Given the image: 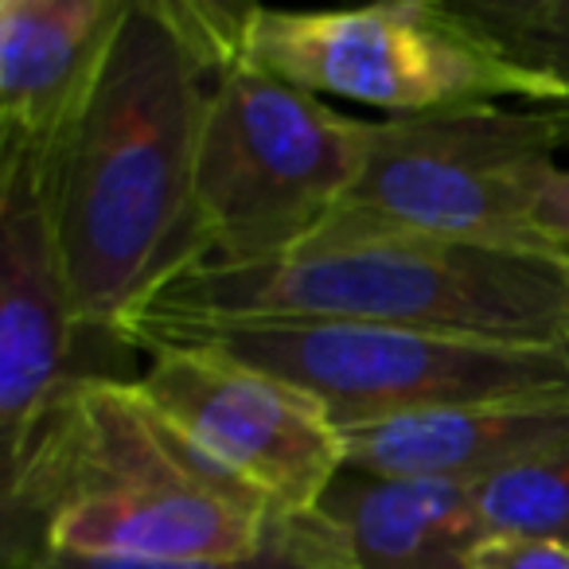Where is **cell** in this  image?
I'll use <instances>...</instances> for the list:
<instances>
[{
	"mask_svg": "<svg viewBox=\"0 0 569 569\" xmlns=\"http://www.w3.org/2000/svg\"><path fill=\"white\" fill-rule=\"evenodd\" d=\"M242 4L129 0L87 102L43 172L67 289L90 336L126 332L168 284L207 266L199 137Z\"/></svg>",
	"mask_w": 569,
	"mask_h": 569,
	"instance_id": "cell-1",
	"label": "cell"
},
{
	"mask_svg": "<svg viewBox=\"0 0 569 569\" xmlns=\"http://www.w3.org/2000/svg\"><path fill=\"white\" fill-rule=\"evenodd\" d=\"M281 515L183 437L137 379L67 387L0 468L4 569L43 553L227 558L258 550Z\"/></svg>",
	"mask_w": 569,
	"mask_h": 569,
	"instance_id": "cell-2",
	"label": "cell"
},
{
	"mask_svg": "<svg viewBox=\"0 0 569 569\" xmlns=\"http://www.w3.org/2000/svg\"><path fill=\"white\" fill-rule=\"evenodd\" d=\"M141 317H284L569 343V266L336 211L289 258L246 269L199 266Z\"/></svg>",
	"mask_w": 569,
	"mask_h": 569,
	"instance_id": "cell-3",
	"label": "cell"
},
{
	"mask_svg": "<svg viewBox=\"0 0 569 569\" xmlns=\"http://www.w3.org/2000/svg\"><path fill=\"white\" fill-rule=\"evenodd\" d=\"M133 351L203 348L309 395L340 433L569 395V343H496L379 325L284 317H141Z\"/></svg>",
	"mask_w": 569,
	"mask_h": 569,
	"instance_id": "cell-4",
	"label": "cell"
},
{
	"mask_svg": "<svg viewBox=\"0 0 569 569\" xmlns=\"http://www.w3.org/2000/svg\"><path fill=\"white\" fill-rule=\"evenodd\" d=\"M367 133L371 121L266 71L234 40L199 137L207 266L246 269L301 250L356 188Z\"/></svg>",
	"mask_w": 569,
	"mask_h": 569,
	"instance_id": "cell-5",
	"label": "cell"
},
{
	"mask_svg": "<svg viewBox=\"0 0 569 569\" xmlns=\"http://www.w3.org/2000/svg\"><path fill=\"white\" fill-rule=\"evenodd\" d=\"M238 48L309 94H336L390 118L499 106H561L550 79L519 67L457 0H387L363 9L281 12L242 4Z\"/></svg>",
	"mask_w": 569,
	"mask_h": 569,
	"instance_id": "cell-6",
	"label": "cell"
},
{
	"mask_svg": "<svg viewBox=\"0 0 569 569\" xmlns=\"http://www.w3.org/2000/svg\"><path fill=\"white\" fill-rule=\"evenodd\" d=\"M561 141L546 110L468 106L371 121L340 211L499 253L546 258L535 203Z\"/></svg>",
	"mask_w": 569,
	"mask_h": 569,
	"instance_id": "cell-7",
	"label": "cell"
},
{
	"mask_svg": "<svg viewBox=\"0 0 569 569\" xmlns=\"http://www.w3.org/2000/svg\"><path fill=\"white\" fill-rule=\"evenodd\" d=\"M137 387L227 472L277 511H317L348 465L343 433L281 379L203 348H152Z\"/></svg>",
	"mask_w": 569,
	"mask_h": 569,
	"instance_id": "cell-8",
	"label": "cell"
},
{
	"mask_svg": "<svg viewBox=\"0 0 569 569\" xmlns=\"http://www.w3.org/2000/svg\"><path fill=\"white\" fill-rule=\"evenodd\" d=\"M129 343L79 325L59 258L40 157H0V468L12 465L67 387L129 379L113 356Z\"/></svg>",
	"mask_w": 569,
	"mask_h": 569,
	"instance_id": "cell-9",
	"label": "cell"
},
{
	"mask_svg": "<svg viewBox=\"0 0 569 569\" xmlns=\"http://www.w3.org/2000/svg\"><path fill=\"white\" fill-rule=\"evenodd\" d=\"M126 9L129 0H0V157L56 152Z\"/></svg>",
	"mask_w": 569,
	"mask_h": 569,
	"instance_id": "cell-10",
	"label": "cell"
},
{
	"mask_svg": "<svg viewBox=\"0 0 569 569\" xmlns=\"http://www.w3.org/2000/svg\"><path fill=\"white\" fill-rule=\"evenodd\" d=\"M569 445V395L483 402L343 433L348 465L382 476L480 483Z\"/></svg>",
	"mask_w": 569,
	"mask_h": 569,
	"instance_id": "cell-11",
	"label": "cell"
},
{
	"mask_svg": "<svg viewBox=\"0 0 569 569\" xmlns=\"http://www.w3.org/2000/svg\"><path fill=\"white\" fill-rule=\"evenodd\" d=\"M317 511L343 535L356 569H468L488 538L472 488L429 476L343 465Z\"/></svg>",
	"mask_w": 569,
	"mask_h": 569,
	"instance_id": "cell-12",
	"label": "cell"
},
{
	"mask_svg": "<svg viewBox=\"0 0 569 569\" xmlns=\"http://www.w3.org/2000/svg\"><path fill=\"white\" fill-rule=\"evenodd\" d=\"M28 569H356L343 535L320 511L281 515L266 542L246 553L214 558H79L43 553Z\"/></svg>",
	"mask_w": 569,
	"mask_h": 569,
	"instance_id": "cell-13",
	"label": "cell"
},
{
	"mask_svg": "<svg viewBox=\"0 0 569 569\" xmlns=\"http://www.w3.org/2000/svg\"><path fill=\"white\" fill-rule=\"evenodd\" d=\"M488 538L569 542V445L472 483Z\"/></svg>",
	"mask_w": 569,
	"mask_h": 569,
	"instance_id": "cell-14",
	"label": "cell"
},
{
	"mask_svg": "<svg viewBox=\"0 0 569 569\" xmlns=\"http://www.w3.org/2000/svg\"><path fill=\"white\" fill-rule=\"evenodd\" d=\"M460 12L527 71L558 87L569 110V0H457Z\"/></svg>",
	"mask_w": 569,
	"mask_h": 569,
	"instance_id": "cell-15",
	"label": "cell"
},
{
	"mask_svg": "<svg viewBox=\"0 0 569 569\" xmlns=\"http://www.w3.org/2000/svg\"><path fill=\"white\" fill-rule=\"evenodd\" d=\"M468 569H569V542L546 538H483Z\"/></svg>",
	"mask_w": 569,
	"mask_h": 569,
	"instance_id": "cell-16",
	"label": "cell"
},
{
	"mask_svg": "<svg viewBox=\"0 0 569 569\" xmlns=\"http://www.w3.org/2000/svg\"><path fill=\"white\" fill-rule=\"evenodd\" d=\"M535 234L546 258L569 266V168L546 176L535 203Z\"/></svg>",
	"mask_w": 569,
	"mask_h": 569,
	"instance_id": "cell-17",
	"label": "cell"
},
{
	"mask_svg": "<svg viewBox=\"0 0 569 569\" xmlns=\"http://www.w3.org/2000/svg\"><path fill=\"white\" fill-rule=\"evenodd\" d=\"M542 110H546V118H550L553 133H558L561 149H569V110H561V106H542Z\"/></svg>",
	"mask_w": 569,
	"mask_h": 569,
	"instance_id": "cell-18",
	"label": "cell"
}]
</instances>
